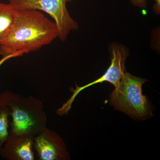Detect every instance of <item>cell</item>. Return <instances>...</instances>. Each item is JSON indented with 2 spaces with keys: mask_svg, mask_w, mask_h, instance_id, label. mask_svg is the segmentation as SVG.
I'll return each instance as SVG.
<instances>
[{
  "mask_svg": "<svg viewBox=\"0 0 160 160\" xmlns=\"http://www.w3.org/2000/svg\"><path fill=\"white\" fill-rule=\"evenodd\" d=\"M147 81L125 71L118 86L112 92L110 104L133 118L145 119L152 116L151 106L142 90L143 84Z\"/></svg>",
  "mask_w": 160,
  "mask_h": 160,
  "instance_id": "obj_3",
  "label": "cell"
},
{
  "mask_svg": "<svg viewBox=\"0 0 160 160\" xmlns=\"http://www.w3.org/2000/svg\"><path fill=\"white\" fill-rule=\"evenodd\" d=\"M13 27L0 45V55L5 56L38 51L58 38L54 22L36 9L17 10Z\"/></svg>",
  "mask_w": 160,
  "mask_h": 160,
  "instance_id": "obj_1",
  "label": "cell"
},
{
  "mask_svg": "<svg viewBox=\"0 0 160 160\" xmlns=\"http://www.w3.org/2000/svg\"><path fill=\"white\" fill-rule=\"evenodd\" d=\"M130 1L133 6L140 8L145 9L147 7V2L146 0H130Z\"/></svg>",
  "mask_w": 160,
  "mask_h": 160,
  "instance_id": "obj_10",
  "label": "cell"
},
{
  "mask_svg": "<svg viewBox=\"0 0 160 160\" xmlns=\"http://www.w3.org/2000/svg\"><path fill=\"white\" fill-rule=\"evenodd\" d=\"M10 117V110L9 107L0 103V153L9 136Z\"/></svg>",
  "mask_w": 160,
  "mask_h": 160,
  "instance_id": "obj_9",
  "label": "cell"
},
{
  "mask_svg": "<svg viewBox=\"0 0 160 160\" xmlns=\"http://www.w3.org/2000/svg\"><path fill=\"white\" fill-rule=\"evenodd\" d=\"M112 58L111 63L107 71L102 77L95 80L94 82L89 83L85 86L79 87L76 85L75 89L72 90L73 94L64 104L61 108L58 109L57 112L59 115L68 113L71 109L72 105L80 92L89 86L104 82H109L114 86L115 88H117L119 84L121 79L123 77L125 72V63L129 55V51L127 48L121 45H115L112 48Z\"/></svg>",
  "mask_w": 160,
  "mask_h": 160,
  "instance_id": "obj_5",
  "label": "cell"
},
{
  "mask_svg": "<svg viewBox=\"0 0 160 160\" xmlns=\"http://www.w3.org/2000/svg\"><path fill=\"white\" fill-rule=\"evenodd\" d=\"M23 53L22 52H17V53H15V54L9 55L5 56H3L2 58L0 60V67L2 66V65L7 60L11 58H14L15 57H18L21 56L23 55Z\"/></svg>",
  "mask_w": 160,
  "mask_h": 160,
  "instance_id": "obj_11",
  "label": "cell"
},
{
  "mask_svg": "<svg viewBox=\"0 0 160 160\" xmlns=\"http://www.w3.org/2000/svg\"><path fill=\"white\" fill-rule=\"evenodd\" d=\"M33 149L39 160H68L66 143L55 132L46 128L33 137Z\"/></svg>",
  "mask_w": 160,
  "mask_h": 160,
  "instance_id": "obj_6",
  "label": "cell"
},
{
  "mask_svg": "<svg viewBox=\"0 0 160 160\" xmlns=\"http://www.w3.org/2000/svg\"><path fill=\"white\" fill-rule=\"evenodd\" d=\"M0 103L10 109V132L34 137L47 128V115L38 99L5 91L0 94Z\"/></svg>",
  "mask_w": 160,
  "mask_h": 160,
  "instance_id": "obj_2",
  "label": "cell"
},
{
  "mask_svg": "<svg viewBox=\"0 0 160 160\" xmlns=\"http://www.w3.org/2000/svg\"><path fill=\"white\" fill-rule=\"evenodd\" d=\"M153 10L156 14L160 13V0H155V4L153 6Z\"/></svg>",
  "mask_w": 160,
  "mask_h": 160,
  "instance_id": "obj_12",
  "label": "cell"
},
{
  "mask_svg": "<svg viewBox=\"0 0 160 160\" xmlns=\"http://www.w3.org/2000/svg\"><path fill=\"white\" fill-rule=\"evenodd\" d=\"M16 10L36 9L45 12L54 19L58 37L65 42L69 32L78 29V23L70 16L66 3L72 0H8Z\"/></svg>",
  "mask_w": 160,
  "mask_h": 160,
  "instance_id": "obj_4",
  "label": "cell"
},
{
  "mask_svg": "<svg viewBox=\"0 0 160 160\" xmlns=\"http://www.w3.org/2000/svg\"><path fill=\"white\" fill-rule=\"evenodd\" d=\"M33 137L27 134H17L10 132L0 156L7 160H34Z\"/></svg>",
  "mask_w": 160,
  "mask_h": 160,
  "instance_id": "obj_7",
  "label": "cell"
},
{
  "mask_svg": "<svg viewBox=\"0 0 160 160\" xmlns=\"http://www.w3.org/2000/svg\"><path fill=\"white\" fill-rule=\"evenodd\" d=\"M17 11L9 3L0 2V45L10 33L15 21Z\"/></svg>",
  "mask_w": 160,
  "mask_h": 160,
  "instance_id": "obj_8",
  "label": "cell"
}]
</instances>
